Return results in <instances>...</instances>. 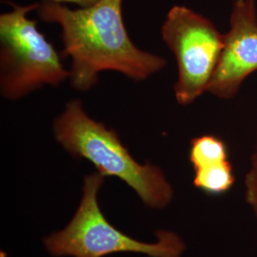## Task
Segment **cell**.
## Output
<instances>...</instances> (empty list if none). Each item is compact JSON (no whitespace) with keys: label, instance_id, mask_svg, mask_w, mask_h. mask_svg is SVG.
<instances>
[{"label":"cell","instance_id":"277c9868","mask_svg":"<svg viewBox=\"0 0 257 257\" xmlns=\"http://www.w3.org/2000/svg\"><path fill=\"white\" fill-rule=\"evenodd\" d=\"M104 177L99 173L85 177L78 209L64 230L45 238L47 250L54 256L103 257L114 252H136L151 257L181 256L183 242L173 232L158 231L157 242L149 244L130 237L107 221L97 202Z\"/></svg>","mask_w":257,"mask_h":257},{"label":"cell","instance_id":"9c48e42d","mask_svg":"<svg viewBox=\"0 0 257 257\" xmlns=\"http://www.w3.org/2000/svg\"><path fill=\"white\" fill-rule=\"evenodd\" d=\"M247 200L257 214V172L251 169L246 175Z\"/></svg>","mask_w":257,"mask_h":257},{"label":"cell","instance_id":"30bf717a","mask_svg":"<svg viewBox=\"0 0 257 257\" xmlns=\"http://www.w3.org/2000/svg\"><path fill=\"white\" fill-rule=\"evenodd\" d=\"M49 1H53L56 3H62V2L74 3L78 6H80L81 8H88V7H91L92 5L98 3L100 0H49Z\"/></svg>","mask_w":257,"mask_h":257},{"label":"cell","instance_id":"3957f363","mask_svg":"<svg viewBox=\"0 0 257 257\" xmlns=\"http://www.w3.org/2000/svg\"><path fill=\"white\" fill-rule=\"evenodd\" d=\"M12 6L0 16V92L7 100H19L44 85H60L70 72L37 20L28 18L39 4Z\"/></svg>","mask_w":257,"mask_h":257},{"label":"cell","instance_id":"8992f818","mask_svg":"<svg viewBox=\"0 0 257 257\" xmlns=\"http://www.w3.org/2000/svg\"><path fill=\"white\" fill-rule=\"evenodd\" d=\"M225 46L207 92L231 99L248 75L257 71V7L255 0H235Z\"/></svg>","mask_w":257,"mask_h":257},{"label":"cell","instance_id":"ba28073f","mask_svg":"<svg viewBox=\"0 0 257 257\" xmlns=\"http://www.w3.org/2000/svg\"><path fill=\"white\" fill-rule=\"evenodd\" d=\"M190 160L194 170L228 160L226 144L213 136H203L191 142Z\"/></svg>","mask_w":257,"mask_h":257},{"label":"cell","instance_id":"52a82bcc","mask_svg":"<svg viewBox=\"0 0 257 257\" xmlns=\"http://www.w3.org/2000/svg\"><path fill=\"white\" fill-rule=\"evenodd\" d=\"M193 185L206 193L219 194L230 190L234 183L230 163L227 160L194 170Z\"/></svg>","mask_w":257,"mask_h":257},{"label":"cell","instance_id":"8fae6325","mask_svg":"<svg viewBox=\"0 0 257 257\" xmlns=\"http://www.w3.org/2000/svg\"><path fill=\"white\" fill-rule=\"evenodd\" d=\"M254 171L257 172V130L256 138H255V147H254V152L252 154V168Z\"/></svg>","mask_w":257,"mask_h":257},{"label":"cell","instance_id":"6da1fadb","mask_svg":"<svg viewBox=\"0 0 257 257\" xmlns=\"http://www.w3.org/2000/svg\"><path fill=\"white\" fill-rule=\"evenodd\" d=\"M37 13L43 21L61 28L62 55L72 60L69 79L76 91L91 90L103 71L143 81L167 65L163 57L133 43L123 22L122 0H100L78 10L45 0L39 3Z\"/></svg>","mask_w":257,"mask_h":257},{"label":"cell","instance_id":"5b68a950","mask_svg":"<svg viewBox=\"0 0 257 257\" xmlns=\"http://www.w3.org/2000/svg\"><path fill=\"white\" fill-rule=\"evenodd\" d=\"M161 35L177 65L175 98L191 105L207 92L224 50V34L210 19L178 5L169 11Z\"/></svg>","mask_w":257,"mask_h":257},{"label":"cell","instance_id":"7a4b0ae2","mask_svg":"<svg viewBox=\"0 0 257 257\" xmlns=\"http://www.w3.org/2000/svg\"><path fill=\"white\" fill-rule=\"evenodd\" d=\"M55 140L75 158H85L103 176H115L131 187L149 207L163 208L173 198V188L157 166L139 164L116 132L92 119L82 102L73 99L54 121Z\"/></svg>","mask_w":257,"mask_h":257}]
</instances>
